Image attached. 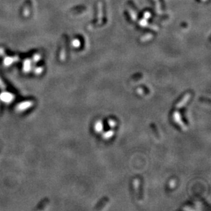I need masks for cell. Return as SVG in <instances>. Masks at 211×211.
Wrapping results in <instances>:
<instances>
[{
    "instance_id": "cell-1",
    "label": "cell",
    "mask_w": 211,
    "mask_h": 211,
    "mask_svg": "<svg viewBox=\"0 0 211 211\" xmlns=\"http://www.w3.org/2000/svg\"><path fill=\"white\" fill-rule=\"evenodd\" d=\"M192 94L191 92H186V94H184L181 99H180L178 101V103H176V105H175V108L176 109L182 108V107H184L186 103H188V101H189L190 99L191 98Z\"/></svg>"
},
{
    "instance_id": "cell-2",
    "label": "cell",
    "mask_w": 211,
    "mask_h": 211,
    "mask_svg": "<svg viewBox=\"0 0 211 211\" xmlns=\"http://www.w3.org/2000/svg\"><path fill=\"white\" fill-rule=\"evenodd\" d=\"M140 180L138 178H136L133 180V187H134L135 192L137 195H138L139 198L140 199H142V193L141 191V187H140Z\"/></svg>"
},
{
    "instance_id": "cell-3",
    "label": "cell",
    "mask_w": 211,
    "mask_h": 211,
    "mask_svg": "<svg viewBox=\"0 0 211 211\" xmlns=\"http://www.w3.org/2000/svg\"><path fill=\"white\" fill-rule=\"evenodd\" d=\"M174 118L175 119V121H176V123H178L179 125L180 126V127H181L182 129H184L183 130H186V127L185 124H184V122L182 121L181 117H180V114H179L178 112H174Z\"/></svg>"
},
{
    "instance_id": "cell-4",
    "label": "cell",
    "mask_w": 211,
    "mask_h": 211,
    "mask_svg": "<svg viewBox=\"0 0 211 211\" xmlns=\"http://www.w3.org/2000/svg\"><path fill=\"white\" fill-rule=\"evenodd\" d=\"M108 201H109V199L107 198V197H104V198H103L101 201H99V203H98L97 205L95 208V210H101V209H102L103 207H104L105 205L108 203Z\"/></svg>"
},
{
    "instance_id": "cell-5",
    "label": "cell",
    "mask_w": 211,
    "mask_h": 211,
    "mask_svg": "<svg viewBox=\"0 0 211 211\" xmlns=\"http://www.w3.org/2000/svg\"><path fill=\"white\" fill-rule=\"evenodd\" d=\"M151 127H152V129H153V131H154V132H155V133H156V134H157V136L158 137H159V133H158V131H157V127H156V126L155 125H154V124H151Z\"/></svg>"
}]
</instances>
